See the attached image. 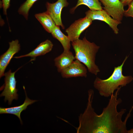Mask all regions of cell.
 Instances as JSON below:
<instances>
[{
  "mask_svg": "<svg viewBox=\"0 0 133 133\" xmlns=\"http://www.w3.org/2000/svg\"><path fill=\"white\" fill-rule=\"evenodd\" d=\"M122 87L117 89L110 96L108 104L99 115L95 112L92 107L94 91L92 89L88 91V102L84 113L79 117V125L77 128V133H127L126 124L132 110V108L124 120L122 117L126 110H117V106L122 100L118 96Z\"/></svg>",
  "mask_w": 133,
  "mask_h": 133,
  "instance_id": "obj_1",
  "label": "cell"
},
{
  "mask_svg": "<svg viewBox=\"0 0 133 133\" xmlns=\"http://www.w3.org/2000/svg\"><path fill=\"white\" fill-rule=\"evenodd\" d=\"M128 57H125L120 66L115 67L112 74L107 79L103 80L96 77L94 82V86L100 96L105 97H110L120 87L125 86L133 80L132 76H124L122 74L123 66Z\"/></svg>",
  "mask_w": 133,
  "mask_h": 133,
  "instance_id": "obj_2",
  "label": "cell"
},
{
  "mask_svg": "<svg viewBox=\"0 0 133 133\" xmlns=\"http://www.w3.org/2000/svg\"><path fill=\"white\" fill-rule=\"evenodd\" d=\"M72 45L75 58L86 66L89 72L97 75L100 71L95 64V57L100 47L88 41L85 37L72 42Z\"/></svg>",
  "mask_w": 133,
  "mask_h": 133,
  "instance_id": "obj_3",
  "label": "cell"
},
{
  "mask_svg": "<svg viewBox=\"0 0 133 133\" xmlns=\"http://www.w3.org/2000/svg\"><path fill=\"white\" fill-rule=\"evenodd\" d=\"M17 71L12 72L10 70L4 73V87L0 97L4 96L5 101L8 100L9 105L11 104L13 100H17L18 98V90L16 87L17 81L15 77V74Z\"/></svg>",
  "mask_w": 133,
  "mask_h": 133,
  "instance_id": "obj_4",
  "label": "cell"
},
{
  "mask_svg": "<svg viewBox=\"0 0 133 133\" xmlns=\"http://www.w3.org/2000/svg\"><path fill=\"white\" fill-rule=\"evenodd\" d=\"M86 16L93 21L98 20L105 22L108 24L116 34L118 33V25L121 23V21L112 18L104 9L101 10H89L85 13Z\"/></svg>",
  "mask_w": 133,
  "mask_h": 133,
  "instance_id": "obj_5",
  "label": "cell"
},
{
  "mask_svg": "<svg viewBox=\"0 0 133 133\" xmlns=\"http://www.w3.org/2000/svg\"><path fill=\"white\" fill-rule=\"evenodd\" d=\"M92 21L87 17L76 20L66 30L70 41L79 39L81 34L92 23Z\"/></svg>",
  "mask_w": 133,
  "mask_h": 133,
  "instance_id": "obj_6",
  "label": "cell"
},
{
  "mask_svg": "<svg viewBox=\"0 0 133 133\" xmlns=\"http://www.w3.org/2000/svg\"><path fill=\"white\" fill-rule=\"evenodd\" d=\"M104 10L114 19L121 21L124 16V6L120 0H99Z\"/></svg>",
  "mask_w": 133,
  "mask_h": 133,
  "instance_id": "obj_7",
  "label": "cell"
},
{
  "mask_svg": "<svg viewBox=\"0 0 133 133\" xmlns=\"http://www.w3.org/2000/svg\"><path fill=\"white\" fill-rule=\"evenodd\" d=\"M67 0H58L56 2L51 3L48 2L46 3L47 9L46 11L51 17L56 25L61 27L62 29L65 27L62 23L61 15L63 8L66 7L68 4Z\"/></svg>",
  "mask_w": 133,
  "mask_h": 133,
  "instance_id": "obj_8",
  "label": "cell"
},
{
  "mask_svg": "<svg viewBox=\"0 0 133 133\" xmlns=\"http://www.w3.org/2000/svg\"><path fill=\"white\" fill-rule=\"evenodd\" d=\"M9 47L0 57V77L4 75L5 71L14 55L20 50L18 40L16 39L9 43Z\"/></svg>",
  "mask_w": 133,
  "mask_h": 133,
  "instance_id": "obj_9",
  "label": "cell"
},
{
  "mask_svg": "<svg viewBox=\"0 0 133 133\" xmlns=\"http://www.w3.org/2000/svg\"><path fill=\"white\" fill-rule=\"evenodd\" d=\"M87 69L79 61L76 59L61 72L62 77L68 78L79 77H86Z\"/></svg>",
  "mask_w": 133,
  "mask_h": 133,
  "instance_id": "obj_10",
  "label": "cell"
},
{
  "mask_svg": "<svg viewBox=\"0 0 133 133\" xmlns=\"http://www.w3.org/2000/svg\"><path fill=\"white\" fill-rule=\"evenodd\" d=\"M23 88L25 94L26 98L23 104L18 106L7 108H0V114H9L16 115L19 118L21 124H22V122L20 117V114L22 112L25 110L28 105H31L37 101L36 100H31L28 98L24 86Z\"/></svg>",
  "mask_w": 133,
  "mask_h": 133,
  "instance_id": "obj_11",
  "label": "cell"
},
{
  "mask_svg": "<svg viewBox=\"0 0 133 133\" xmlns=\"http://www.w3.org/2000/svg\"><path fill=\"white\" fill-rule=\"evenodd\" d=\"M75 56L70 50L64 51L54 60L55 65L59 72L69 66L75 59Z\"/></svg>",
  "mask_w": 133,
  "mask_h": 133,
  "instance_id": "obj_12",
  "label": "cell"
},
{
  "mask_svg": "<svg viewBox=\"0 0 133 133\" xmlns=\"http://www.w3.org/2000/svg\"><path fill=\"white\" fill-rule=\"evenodd\" d=\"M53 46V44L52 42L50 40L47 39L40 44L35 49L27 54L16 56L14 58L17 59L30 57L35 58L38 56L44 55L51 51Z\"/></svg>",
  "mask_w": 133,
  "mask_h": 133,
  "instance_id": "obj_13",
  "label": "cell"
},
{
  "mask_svg": "<svg viewBox=\"0 0 133 133\" xmlns=\"http://www.w3.org/2000/svg\"><path fill=\"white\" fill-rule=\"evenodd\" d=\"M34 16L45 30L51 33L56 24L49 14L46 11L36 14Z\"/></svg>",
  "mask_w": 133,
  "mask_h": 133,
  "instance_id": "obj_14",
  "label": "cell"
},
{
  "mask_svg": "<svg viewBox=\"0 0 133 133\" xmlns=\"http://www.w3.org/2000/svg\"><path fill=\"white\" fill-rule=\"evenodd\" d=\"M51 33L53 37L58 40L61 43L64 51L70 50V41L68 36L65 35L62 32L59 26L56 25Z\"/></svg>",
  "mask_w": 133,
  "mask_h": 133,
  "instance_id": "obj_15",
  "label": "cell"
},
{
  "mask_svg": "<svg viewBox=\"0 0 133 133\" xmlns=\"http://www.w3.org/2000/svg\"><path fill=\"white\" fill-rule=\"evenodd\" d=\"M82 5L87 6L91 10L102 9L101 3L99 0H78L76 6L71 10V13L73 12L77 7Z\"/></svg>",
  "mask_w": 133,
  "mask_h": 133,
  "instance_id": "obj_16",
  "label": "cell"
},
{
  "mask_svg": "<svg viewBox=\"0 0 133 133\" xmlns=\"http://www.w3.org/2000/svg\"><path fill=\"white\" fill-rule=\"evenodd\" d=\"M37 0H26L19 8L18 11V13L23 16L26 20H27L30 9Z\"/></svg>",
  "mask_w": 133,
  "mask_h": 133,
  "instance_id": "obj_17",
  "label": "cell"
},
{
  "mask_svg": "<svg viewBox=\"0 0 133 133\" xmlns=\"http://www.w3.org/2000/svg\"><path fill=\"white\" fill-rule=\"evenodd\" d=\"M128 6L127 9L124 11V16L126 17H133V0L128 5Z\"/></svg>",
  "mask_w": 133,
  "mask_h": 133,
  "instance_id": "obj_18",
  "label": "cell"
},
{
  "mask_svg": "<svg viewBox=\"0 0 133 133\" xmlns=\"http://www.w3.org/2000/svg\"><path fill=\"white\" fill-rule=\"evenodd\" d=\"M10 0H2L3 11L5 15L7 14V10L10 6Z\"/></svg>",
  "mask_w": 133,
  "mask_h": 133,
  "instance_id": "obj_19",
  "label": "cell"
},
{
  "mask_svg": "<svg viewBox=\"0 0 133 133\" xmlns=\"http://www.w3.org/2000/svg\"><path fill=\"white\" fill-rule=\"evenodd\" d=\"M133 0H120L124 6L128 5Z\"/></svg>",
  "mask_w": 133,
  "mask_h": 133,
  "instance_id": "obj_20",
  "label": "cell"
},
{
  "mask_svg": "<svg viewBox=\"0 0 133 133\" xmlns=\"http://www.w3.org/2000/svg\"><path fill=\"white\" fill-rule=\"evenodd\" d=\"M127 133H133V128L132 129L128 131Z\"/></svg>",
  "mask_w": 133,
  "mask_h": 133,
  "instance_id": "obj_21",
  "label": "cell"
}]
</instances>
